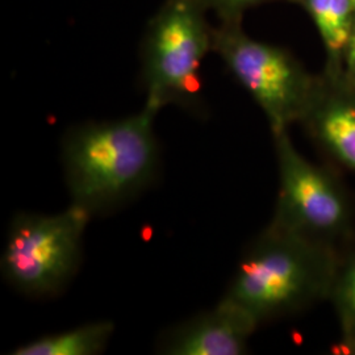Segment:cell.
Masks as SVG:
<instances>
[{"label": "cell", "mask_w": 355, "mask_h": 355, "mask_svg": "<svg viewBox=\"0 0 355 355\" xmlns=\"http://www.w3.org/2000/svg\"><path fill=\"white\" fill-rule=\"evenodd\" d=\"M91 217L76 204L55 215L15 216L0 262L4 279L26 296L60 293L79 268Z\"/></svg>", "instance_id": "3957f363"}, {"label": "cell", "mask_w": 355, "mask_h": 355, "mask_svg": "<svg viewBox=\"0 0 355 355\" xmlns=\"http://www.w3.org/2000/svg\"><path fill=\"white\" fill-rule=\"evenodd\" d=\"M257 327L250 315L223 297L215 308L165 330L157 350L165 355L243 354Z\"/></svg>", "instance_id": "52a82bcc"}, {"label": "cell", "mask_w": 355, "mask_h": 355, "mask_svg": "<svg viewBox=\"0 0 355 355\" xmlns=\"http://www.w3.org/2000/svg\"><path fill=\"white\" fill-rule=\"evenodd\" d=\"M111 321H95L74 329L36 338L17 346L12 355H98L103 353L114 334Z\"/></svg>", "instance_id": "ba28073f"}, {"label": "cell", "mask_w": 355, "mask_h": 355, "mask_svg": "<svg viewBox=\"0 0 355 355\" xmlns=\"http://www.w3.org/2000/svg\"><path fill=\"white\" fill-rule=\"evenodd\" d=\"M158 110L71 129L62 142V165L71 204L102 215L145 190L158 171L154 135Z\"/></svg>", "instance_id": "6da1fadb"}, {"label": "cell", "mask_w": 355, "mask_h": 355, "mask_svg": "<svg viewBox=\"0 0 355 355\" xmlns=\"http://www.w3.org/2000/svg\"><path fill=\"white\" fill-rule=\"evenodd\" d=\"M336 304L346 341L355 347V255L336 284Z\"/></svg>", "instance_id": "30bf717a"}, {"label": "cell", "mask_w": 355, "mask_h": 355, "mask_svg": "<svg viewBox=\"0 0 355 355\" xmlns=\"http://www.w3.org/2000/svg\"><path fill=\"white\" fill-rule=\"evenodd\" d=\"M203 0H166L154 16L144 45L146 102L158 111L167 104H195L199 69L214 51V31Z\"/></svg>", "instance_id": "277c9868"}, {"label": "cell", "mask_w": 355, "mask_h": 355, "mask_svg": "<svg viewBox=\"0 0 355 355\" xmlns=\"http://www.w3.org/2000/svg\"><path fill=\"white\" fill-rule=\"evenodd\" d=\"M214 51L265 111L272 133L304 114L309 86L284 51L243 36L232 20L214 31Z\"/></svg>", "instance_id": "5b68a950"}, {"label": "cell", "mask_w": 355, "mask_h": 355, "mask_svg": "<svg viewBox=\"0 0 355 355\" xmlns=\"http://www.w3.org/2000/svg\"><path fill=\"white\" fill-rule=\"evenodd\" d=\"M318 135L343 165L355 170V107L346 103L329 105L318 114Z\"/></svg>", "instance_id": "9c48e42d"}, {"label": "cell", "mask_w": 355, "mask_h": 355, "mask_svg": "<svg viewBox=\"0 0 355 355\" xmlns=\"http://www.w3.org/2000/svg\"><path fill=\"white\" fill-rule=\"evenodd\" d=\"M352 1V4H353V8L355 10V0H350Z\"/></svg>", "instance_id": "5bb4252c"}, {"label": "cell", "mask_w": 355, "mask_h": 355, "mask_svg": "<svg viewBox=\"0 0 355 355\" xmlns=\"http://www.w3.org/2000/svg\"><path fill=\"white\" fill-rule=\"evenodd\" d=\"M259 1L262 0H203L207 8H215L225 20H232L233 16L242 7Z\"/></svg>", "instance_id": "7c38bea8"}, {"label": "cell", "mask_w": 355, "mask_h": 355, "mask_svg": "<svg viewBox=\"0 0 355 355\" xmlns=\"http://www.w3.org/2000/svg\"><path fill=\"white\" fill-rule=\"evenodd\" d=\"M272 135L279 167V199L271 225L309 240L343 228L347 208L341 191L322 170L299 154L287 130Z\"/></svg>", "instance_id": "8992f818"}, {"label": "cell", "mask_w": 355, "mask_h": 355, "mask_svg": "<svg viewBox=\"0 0 355 355\" xmlns=\"http://www.w3.org/2000/svg\"><path fill=\"white\" fill-rule=\"evenodd\" d=\"M321 255L306 237L270 225L242 257L227 297L258 322L302 308L321 290Z\"/></svg>", "instance_id": "7a4b0ae2"}, {"label": "cell", "mask_w": 355, "mask_h": 355, "mask_svg": "<svg viewBox=\"0 0 355 355\" xmlns=\"http://www.w3.org/2000/svg\"><path fill=\"white\" fill-rule=\"evenodd\" d=\"M306 4L315 19V23L321 36L329 49L333 42V16L330 0H306Z\"/></svg>", "instance_id": "8fae6325"}, {"label": "cell", "mask_w": 355, "mask_h": 355, "mask_svg": "<svg viewBox=\"0 0 355 355\" xmlns=\"http://www.w3.org/2000/svg\"><path fill=\"white\" fill-rule=\"evenodd\" d=\"M349 45H350V51H349V64H350L352 67H354L355 69V36L354 37H352Z\"/></svg>", "instance_id": "4fadbf2b"}]
</instances>
